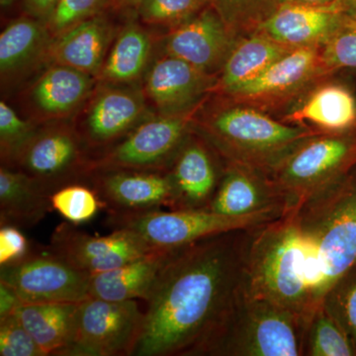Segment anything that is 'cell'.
<instances>
[{
  "label": "cell",
  "mask_w": 356,
  "mask_h": 356,
  "mask_svg": "<svg viewBox=\"0 0 356 356\" xmlns=\"http://www.w3.org/2000/svg\"><path fill=\"white\" fill-rule=\"evenodd\" d=\"M93 191L108 213L172 207V186L168 172L105 170L96 177Z\"/></svg>",
  "instance_id": "cell-18"
},
{
  "label": "cell",
  "mask_w": 356,
  "mask_h": 356,
  "mask_svg": "<svg viewBox=\"0 0 356 356\" xmlns=\"http://www.w3.org/2000/svg\"><path fill=\"white\" fill-rule=\"evenodd\" d=\"M207 210L228 216H247L267 211L284 214L285 205L266 173L224 163L221 181Z\"/></svg>",
  "instance_id": "cell-19"
},
{
  "label": "cell",
  "mask_w": 356,
  "mask_h": 356,
  "mask_svg": "<svg viewBox=\"0 0 356 356\" xmlns=\"http://www.w3.org/2000/svg\"><path fill=\"white\" fill-rule=\"evenodd\" d=\"M192 123V113L163 115L147 121L105 154L95 168L158 172L159 168L172 165L191 135Z\"/></svg>",
  "instance_id": "cell-11"
},
{
  "label": "cell",
  "mask_w": 356,
  "mask_h": 356,
  "mask_svg": "<svg viewBox=\"0 0 356 356\" xmlns=\"http://www.w3.org/2000/svg\"><path fill=\"white\" fill-rule=\"evenodd\" d=\"M323 306L346 332L356 350V264L332 285Z\"/></svg>",
  "instance_id": "cell-32"
},
{
  "label": "cell",
  "mask_w": 356,
  "mask_h": 356,
  "mask_svg": "<svg viewBox=\"0 0 356 356\" xmlns=\"http://www.w3.org/2000/svg\"><path fill=\"white\" fill-rule=\"evenodd\" d=\"M277 119L322 134L356 133L355 90L339 74L325 77Z\"/></svg>",
  "instance_id": "cell-14"
},
{
  "label": "cell",
  "mask_w": 356,
  "mask_h": 356,
  "mask_svg": "<svg viewBox=\"0 0 356 356\" xmlns=\"http://www.w3.org/2000/svg\"><path fill=\"white\" fill-rule=\"evenodd\" d=\"M0 355L44 356L15 314L0 318Z\"/></svg>",
  "instance_id": "cell-38"
},
{
  "label": "cell",
  "mask_w": 356,
  "mask_h": 356,
  "mask_svg": "<svg viewBox=\"0 0 356 356\" xmlns=\"http://www.w3.org/2000/svg\"><path fill=\"white\" fill-rule=\"evenodd\" d=\"M217 79L181 58L166 55L149 70L146 89L165 115L189 114L208 93L214 92Z\"/></svg>",
  "instance_id": "cell-17"
},
{
  "label": "cell",
  "mask_w": 356,
  "mask_h": 356,
  "mask_svg": "<svg viewBox=\"0 0 356 356\" xmlns=\"http://www.w3.org/2000/svg\"><path fill=\"white\" fill-rule=\"evenodd\" d=\"M250 229L172 250L145 299L133 356L214 355L242 294Z\"/></svg>",
  "instance_id": "cell-1"
},
{
  "label": "cell",
  "mask_w": 356,
  "mask_h": 356,
  "mask_svg": "<svg viewBox=\"0 0 356 356\" xmlns=\"http://www.w3.org/2000/svg\"><path fill=\"white\" fill-rule=\"evenodd\" d=\"M51 207L72 225L83 224L104 208L93 189L81 184L62 187L51 195Z\"/></svg>",
  "instance_id": "cell-34"
},
{
  "label": "cell",
  "mask_w": 356,
  "mask_h": 356,
  "mask_svg": "<svg viewBox=\"0 0 356 356\" xmlns=\"http://www.w3.org/2000/svg\"><path fill=\"white\" fill-rule=\"evenodd\" d=\"M90 277L48 250L0 266V282L23 303H81L90 297Z\"/></svg>",
  "instance_id": "cell-10"
},
{
  "label": "cell",
  "mask_w": 356,
  "mask_h": 356,
  "mask_svg": "<svg viewBox=\"0 0 356 356\" xmlns=\"http://www.w3.org/2000/svg\"><path fill=\"white\" fill-rule=\"evenodd\" d=\"M44 23L36 18H19L0 35V70L2 74L19 70L43 50L49 36Z\"/></svg>",
  "instance_id": "cell-28"
},
{
  "label": "cell",
  "mask_w": 356,
  "mask_h": 356,
  "mask_svg": "<svg viewBox=\"0 0 356 356\" xmlns=\"http://www.w3.org/2000/svg\"><path fill=\"white\" fill-rule=\"evenodd\" d=\"M151 53V41L137 26L126 28L110 51L103 76L114 81H130L142 74Z\"/></svg>",
  "instance_id": "cell-29"
},
{
  "label": "cell",
  "mask_w": 356,
  "mask_h": 356,
  "mask_svg": "<svg viewBox=\"0 0 356 356\" xmlns=\"http://www.w3.org/2000/svg\"><path fill=\"white\" fill-rule=\"evenodd\" d=\"M309 323L242 291L213 356H303Z\"/></svg>",
  "instance_id": "cell-5"
},
{
  "label": "cell",
  "mask_w": 356,
  "mask_h": 356,
  "mask_svg": "<svg viewBox=\"0 0 356 356\" xmlns=\"http://www.w3.org/2000/svg\"><path fill=\"white\" fill-rule=\"evenodd\" d=\"M236 37L212 6L175 26L166 37V55L181 58L206 74L217 76Z\"/></svg>",
  "instance_id": "cell-15"
},
{
  "label": "cell",
  "mask_w": 356,
  "mask_h": 356,
  "mask_svg": "<svg viewBox=\"0 0 356 356\" xmlns=\"http://www.w3.org/2000/svg\"><path fill=\"white\" fill-rule=\"evenodd\" d=\"M321 50L325 64L332 74L356 76L355 16L346 15Z\"/></svg>",
  "instance_id": "cell-31"
},
{
  "label": "cell",
  "mask_w": 356,
  "mask_h": 356,
  "mask_svg": "<svg viewBox=\"0 0 356 356\" xmlns=\"http://www.w3.org/2000/svg\"><path fill=\"white\" fill-rule=\"evenodd\" d=\"M277 211L247 216H228L209 210L154 209L140 212H109L107 225L127 229L159 250H172L208 236L261 226L282 216Z\"/></svg>",
  "instance_id": "cell-7"
},
{
  "label": "cell",
  "mask_w": 356,
  "mask_h": 356,
  "mask_svg": "<svg viewBox=\"0 0 356 356\" xmlns=\"http://www.w3.org/2000/svg\"><path fill=\"white\" fill-rule=\"evenodd\" d=\"M243 292L310 322L316 310L306 286L299 229L291 212L250 229Z\"/></svg>",
  "instance_id": "cell-3"
},
{
  "label": "cell",
  "mask_w": 356,
  "mask_h": 356,
  "mask_svg": "<svg viewBox=\"0 0 356 356\" xmlns=\"http://www.w3.org/2000/svg\"><path fill=\"white\" fill-rule=\"evenodd\" d=\"M109 28L99 16L89 18L58 35L51 46V57L58 65L84 74H95L102 69L108 42Z\"/></svg>",
  "instance_id": "cell-25"
},
{
  "label": "cell",
  "mask_w": 356,
  "mask_h": 356,
  "mask_svg": "<svg viewBox=\"0 0 356 356\" xmlns=\"http://www.w3.org/2000/svg\"><path fill=\"white\" fill-rule=\"evenodd\" d=\"M53 210L51 194L20 170L0 168V226L31 228Z\"/></svg>",
  "instance_id": "cell-23"
},
{
  "label": "cell",
  "mask_w": 356,
  "mask_h": 356,
  "mask_svg": "<svg viewBox=\"0 0 356 356\" xmlns=\"http://www.w3.org/2000/svg\"><path fill=\"white\" fill-rule=\"evenodd\" d=\"M224 170V161L205 140L188 136L168 173L172 186L170 210H207Z\"/></svg>",
  "instance_id": "cell-13"
},
{
  "label": "cell",
  "mask_w": 356,
  "mask_h": 356,
  "mask_svg": "<svg viewBox=\"0 0 356 356\" xmlns=\"http://www.w3.org/2000/svg\"><path fill=\"white\" fill-rule=\"evenodd\" d=\"M289 212L322 264L329 291L356 264V166Z\"/></svg>",
  "instance_id": "cell-4"
},
{
  "label": "cell",
  "mask_w": 356,
  "mask_h": 356,
  "mask_svg": "<svg viewBox=\"0 0 356 356\" xmlns=\"http://www.w3.org/2000/svg\"><path fill=\"white\" fill-rule=\"evenodd\" d=\"M77 304L23 303L14 314L44 356H64L72 343Z\"/></svg>",
  "instance_id": "cell-24"
},
{
  "label": "cell",
  "mask_w": 356,
  "mask_h": 356,
  "mask_svg": "<svg viewBox=\"0 0 356 356\" xmlns=\"http://www.w3.org/2000/svg\"><path fill=\"white\" fill-rule=\"evenodd\" d=\"M219 97L220 102L199 119L195 131L224 163L248 166L269 175L302 143L322 134L289 125L255 107Z\"/></svg>",
  "instance_id": "cell-2"
},
{
  "label": "cell",
  "mask_w": 356,
  "mask_h": 356,
  "mask_svg": "<svg viewBox=\"0 0 356 356\" xmlns=\"http://www.w3.org/2000/svg\"><path fill=\"white\" fill-rule=\"evenodd\" d=\"M81 149L67 131L35 134L18 154L20 172L34 179L49 194L67 186L64 180L79 165Z\"/></svg>",
  "instance_id": "cell-20"
},
{
  "label": "cell",
  "mask_w": 356,
  "mask_h": 356,
  "mask_svg": "<svg viewBox=\"0 0 356 356\" xmlns=\"http://www.w3.org/2000/svg\"><path fill=\"white\" fill-rule=\"evenodd\" d=\"M21 304L23 301L17 293L8 285L0 282V318L13 315Z\"/></svg>",
  "instance_id": "cell-41"
},
{
  "label": "cell",
  "mask_w": 356,
  "mask_h": 356,
  "mask_svg": "<svg viewBox=\"0 0 356 356\" xmlns=\"http://www.w3.org/2000/svg\"><path fill=\"white\" fill-rule=\"evenodd\" d=\"M273 6L278 4H304V6H331V4L339 3V0H271Z\"/></svg>",
  "instance_id": "cell-42"
},
{
  "label": "cell",
  "mask_w": 356,
  "mask_h": 356,
  "mask_svg": "<svg viewBox=\"0 0 356 356\" xmlns=\"http://www.w3.org/2000/svg\"><path fill=\"white\" fill-rule=\"evenodd\" d=\"M304 355L356 356L350 339L323 304L309 322Z\"/></svg>",
  "instance_id": "cell-30"
},
{
  "label": "cell",
  "mask_w": 356,
  "mask_h": 356,
  "mask_svg": "<svg viewBox=\"0 0 356 356\" xmlns=\"http://www.w3.org/2000/svg\"><path fill=\"white\" fill-rule=\"evenodd\" d=\"M210 6L211 0H139L134 8L146 23L173 28Z\"/></svg>",
  "instance_id": "cell-35"
},
{
  "label": "cell",
  "mask_w": 356,
  "mask_h": 356,
  "mask_svg": "<svg viewBox=\"0 0 356 356\" xmlns=\"http://www.w3.org/2000/svg\"><path fill=\"white\" fill-rule=\"evenodd\" d=\"M172 250H156L111 270L91 275L90 297L110 301H145Z\"/></svg>",
  "instance_id": "cell-22"
},
{
  "label": "cell",
  "mask_w": 356,
  "mask_h": 356,
  "mask_svg": "<svg viewBox=\"0 0 356 356\" xmlns=\"http://www.w3.org/2000/svg\"><path fill=\"white\" fill-rule=\"evenodd\" d=\"M108 4H113V0H58L48 26L60 35L72 26L97 16Z\"/></svg>",
  "instance_id": "cell-37"
},
{
  "label": "cell",
  "mask_w": 356,
  "mask_h": 356,
  "mask_svg": "<svg viewBox=\"0 0 356 356\" xmlns=\"http://www.w3.org/2000/svg\"><path fill=\"white\" fill-rule=\"evenodd\" d=\"M35 135L34 128L18 117L6 102H0V144L2 159L15 163L18 154Z\"/></svg>",
  "instance_id": "cell-36"
},
{
  "label": "cell",
  "mask_w": 356,
  "mask_h": 356,
  "mask_svg": "<svg viewBox=\"0 0 356 356\" xmlns=\"http://www.w3.org/2000/svg\"><path fill=\"white\" fill-rule=\"evenodd\" d=\"M13 1L14 0H0V4H1L2 7H6L13 3Z\"/></svg>",
  "instance_id": "cell-45"
},
{
  "label": "cell",
  "mask_w": 356,
  "mask_h": 356,
  "mask_svg": "<svg viewBox=\"0 0 356 356\" xmlns=\"http://www.w3.org/2000/svg\"><path fill=\"white\" fill-rule=\"evenodd\" d=\"M293 49L259 31L238 37L218 74L214 92L228 95L259 76Z\"/></svg>",
  "instance_id": "cell-21"
},
{
  "label": "cell",
  "mask_w": 356,
  "mask_h": 356,
  "mask_svg": "<svg viewBox=\"0 0 356 356\" xmlns=\"http://www.w3.org/2000/svg\"><path fill=\"white\" fill-rule=\"evenodd\" d=\"M142 110V98L137 93L106 91L96 100L88 115V140L104 145L121 137L138 120Z\"/></svg>",
  "instance_id": "cell-26"
},
{
  "label": "cell",
  "mask_w": 356,
  "mask_h": 356,
  "mask_svg": "<svg viewBox=\"0 0 356 356\" xmlns=\"http://www.w3.org/2000/svg\"><path fill=\"white\" fill-rule=\"evenodd\" d=\"M211 6L236 38L254 31L274 7L271 0H211Z\"/></svg>",
  "instance_id": "cell-33"
},
{
  "label": "cell",
  "mask_w": 356,
  "mask_h": 356,
  "mask_svg": "<svg viewBox=\"0 0 356 356\" xmlns=\"http://www.w3.org/2000/svg\"><path fill=\"white\" fill-rule=\"evenodd\" d=\"M19 229L10 225L0 228V266L22 259L29 252V243Z\"/></svg>",
  "instance_id": "cell-39"
},
{
  "label": "cell",
  "mask_w": 356,
  "mask_h": 356,
  "mask_svg": "<svg viewBox=\"0 0 356 356\" xmlns=\"http://www.w3.org/2000/svg\"><path fill=\"white\" fill-rule=\"evenodd\" d=\"M343 6L278 4L259 23L254 31L289 47H322L341 25L346 16Z\"/></svg>",
  "instance_id": "cell-16"
},
{
  "label": "cell",
  "mask_w": 356,
  "mask_h": 356,
  "mask_svg": "<svg viewBox=\"0 0 356 356\" xmlns=\"http://www.w3.org/2000/svg\"><path fill=\"white\" fill-rule=\"evenodd\" d=\"M139 0H113V6L118 8L123 7H135Z\"/></svg>",
  "instance_id": "cell-44"
},
{
  "label": "cell",
  "mask_w": 356,
  "mask_h": 356,
  "mask_svg": "<svg viewBox=\"0 0 356 356\" xmlns=\"http://www.w3.org/2000/svg\"><path fill=\"white\" fill-rule=\"evenodd\" d=\"M339 3L341 4L348 15L356 17V0H339Z\"/></svg>",
  "instance_id": "cell-43"
},
{
  "label": "cell",
  "mask_w": 356,
  "mask_h": 356,
  "mask_svg": "<svg viewBox=\"0 0 356 356\" xmlns=\"http://www.w3.org/2000/svg\"><path fill=\"white\" fill-rule=\"evenodd\" d=\"M321 48L293 49L259 76L221 96L277 118L315 84L334 76L325 65Z\"/></svg>",
  "instance_id": "cell-8"
},
{
  "label": "cell",
  "mask_w": 356,
  "mask_h": 356,
  "mask_svg": "<svg viewBox=\"0 0 356 356\" xmlns=\"http://www.w3.org/2000/svg\"><path fill=\"white\" fill-rule=\"evenodd\" d=\"M72 225H58L47 248L70 266L90 275L111 270L159 250L127 229H113L110 235L96 236L79 231Z\"/></svg>",
  "instance_id": "cell-12"
},
{
  "label": "cell",
  "mask_w": 356,
  "mask_h": 356,
  "mask_svg": "<svg viewBox=\"0 0 356 356\" xmlns=\"http://www.w3.org/2000/svg\"><path fill=\"white\" fill-rule=\"evenodd\" d=\"M355 166L356 133L318 134L288 154L268 177L284 202L285 214Z\"/></svg>",
  "instance_id": "cell-6"
},
{
  "label": "cell",
  "mask_w": 356,
  "mask_h": 356,
  "mask_svg": "<svg viewBox=\"0 0 356 356\" xmlns=\"http://www.w3.org/2000/svg\"><path fill=\"white\" fill-rule=\"evenodd\" d=\"M90 86L89 74L58 64L40 77L33 89V98L44 112L67 113L86 97Z\"/></svg>",
  "instance_id": "cell-27"
},
{
  "label": "cell",
  "mask_w": 356,
  "mask_h": 356,
  "mask_svg": "<svg viewBox=\"0 0 356 356\" xmlns=\"http://www.w3.org/2000/svg\"><path fill=\"white\" fill-rule=\"evenodd\" d=\"M58 2V0H24V6L32 17L48 25Z\"/></svg>",
  "instance_id": "cell-40"
},
{
  "label": "cell",
  "mask_w": 356,
  "mask_h": 356,
  "mask_svg": "<svg viewBox=\"0 0 356 356\" xmlns=\"http://www.w3.org/2000/svg\"><path fill=\"white\" fill-rule=\"evenodd\" d=\"M144 317L137 300L89 297L77 304L72 343L64 356H133Z\"/></svg>",
  "instance_id": "cell-9"
}]
</instances>
